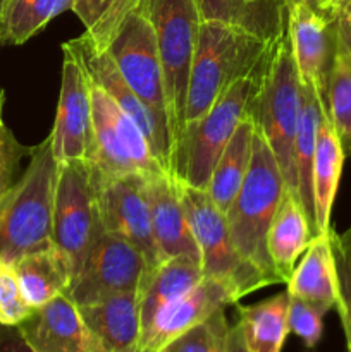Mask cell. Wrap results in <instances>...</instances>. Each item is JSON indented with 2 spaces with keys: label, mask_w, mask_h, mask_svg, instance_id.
<instances>
[{
  "label": "cell",
  "mask_w": 351,
  "mask_h": 352,
  "mask_svg": "<svg viewBox=\"0 0 351 352\" xmlns=\"http://www.w3.org/2000/svg\"><path fill=\"white\" fill-rule=\"evenodd\" d=\"M274 41L219 21H202L189 72L186 124L202 119L227 88L260 69Z\"/></svg>",
  "instance_id": "obj_1"
},
{
  "label": "cell",
  "mask_w": 351,
  "mask_h": 352,
  "mask_svg": "<svg viewBox=\"0 0 351 352\" xmlns=\"http://www.w3.org/2000/svg\"><path fill=\"white\" fill-rule=\"evenodd\" d=\"M58 162L50 136L33 148L23 177L0 203V260L16 265L52 244Z\"/></svg>",
  "instance_id": "obj_2"
},
{
  "label": "cell",
  "mask_w": 351,
  "mask_h": 352,
  "mask_svg": "<svg viewBox=\"0 0 351 352\" xmlns=\"http://www.w3.org/2000/svg\"><path fill=\"white\" fill-rule=\"evenodd\" d=\"M286 186L274 153L260 129H255L253 153L243 184L227 210L226 220L231 239L243 258L264 274L282 284L267 251V234L274 220Z\"/></svg>",
  "instance_id": "obj_3"
},
{
  "label": "cell",
  "mask_w": 351,
  "mask_h": 352,
  "mask_svg": "<svg viewBox=\"0 0 351 352\" xmlns=\"http://www.w3.org/2000/svg\"><path fill=\"white\" fill-rule=\"evenodd\" d=\"M138 7L151 23L157 38L158 55L164 71L174 170L176 153L181 146L186 131L189 72L202 26V16L196 0H140Z\"/></svg>",
  "instance_id": "obj_4"
},
{
  "label": "cell",
  "mask_w": 351,
  "mask_h": 352,
  "mask_svg": "<svg viewBox=\"0 0 351 352\" xmlns=\"http://www.w3.org/2000/svg\"><path fill=\"white\" fill-rule=\"evenodd\" d=\"M301 107V81L292 57L288 28L274 41L260 93L251 109L257 127L281 168L288 191L298 195L295 141ZM299 198V196H298Z\"/></svg>",
  "instance_id": "obj_5"
},
{
  "label": "cell",
  "mask_w": 351,
  "mask_h": 352,
  "mask_svg": "<svg viewBox=\"0 0 351 352\" xmlns=\"http://www.w3.org/2000/svg\"><path fill=\"white\" fill-rule=\"evenodd\" d=\"M267 64L268 58L253 74L227 88L202 119L186 124L184 138L174 158V177L188 182L193 188H209L220 153L241 120L251 113L255 100L260 93Z\"/></svg>",
  "instance_id": "obj_6"
},
{
  "label": "cell",
  "mask_w": 351,
  "mask_h": 352,
  "mask_svg": "<svg viewBox=\"0 0 351 352\" xmlns=\"http://www.w3.org/2000/svg\"><path fill=\"white\" fill-rule=\"evenodd\" d=\"M103 232L98 179L93 164L89 160L58 164L52 244L67 260L72 278Z\"/></svg>",
  "instance_id": "obj_7"
},
{
  "label": "cell",
  "mask_w": 351,
  "mask_h": 352,
  "mask_svg": "<svg viewBox=\"0 0 351 352\" xmlns=\"http://www.w3.org/2000/svg\"><path fill=\"white\" fill-rule=\"evenodd\" d=\"M178 189L189 229L200 250L205 277L226 282L240 299L275 284L274 278L241 256L231 239L226 215L217 208L206 189L193 188L181 179H178Z\"/></svg>",
  "instance_id": "obj_8"
},
{
  "label": "cell",
  "mask_w": 351,
  "mask_h": 352,
  "mask_svg": "<svg viewBox=\"0 0 351 352\" xmlns=\"http://www.w3.org/2000/svg\"><path fill=\"white\" fill-rule=\"evenodd\" d=\"M92 81V79H89ZM93 141L88 160L105 177L165 172L129 116L92 81Z\"/></svg>",
  "instance_id": "obj_9"
},
{
  "label": "cell",
  "mask_w": 351,
  "mask_h": 352,
  "mask_svg": "<svg viewBox=\"0 0 351 352\" xmlns=\"http://www.w3.org/2000/svg\"><path fill=\"white\" fill-rule=\"evenodd\" d=\"M147 272V260L133 243L117 234L103 232L65 294L76 306H85L110 296L138 292Z\"/></svg>",
  "instance_id": "obj_10"
},
{
  "label": "cell",
  "mask_w": 351,
  "mask_h": 352,
  "mask_svg": "<svg viewBox=\"0 0 351 352\" xmlns=\"http://www.w3.org/2000/svg\"><path fill=\"white\" fill-rule=\"evenodd\" d=\"M105 52L138 98L169 122L157 38L153 26L140 7L124 17Z\"/></svg>",
  "instance_id": "obj_11"
},
{
  "label": "cell",
  "mask_w": 351,
  "mask_h": 352,
  "mask_svg": "<svg viewBox=\"0 0 351 352\" xmlns=\"http://www.w3.org/2000/svg\"><path fill=\"white\" fill-rule=\"evenodd\" d=\"M96 179H98L100 213H102L105 232L117 234L133 243L143 253L148 270L157 268L164 260L151 229L147 175L134 172V174L105 177L96 170Z\"/></svg>",
  "instance_id": "obj_12"
},
{
  "label": "cell",
  "mask_w": 351,
  "mask_h": 352,
  "mask_svg": "<svg viewBox=\"0 0 351 352\" xmlns=\"http://www.w3.org/2000/svg\"><path fill=\"white\" fill-rule=\"evenodd\" d=\"M67 45L81 58V64L88 72L89 79L98 85L140 127L160 167L167 174L174 175V170H172V136L167 119L155 113L138 98L136 93L129 88V85L117 71L109 54L96 50L88 34H81L79 38L67 41Z\"/></svg>",
  "instance_id": "obj_13"
},
{
  "label": "cell",
  "mask_w": 351,
  "mask_h": 352,
  "mask_svg": "<svg viewBox=\"0 0 351 352\" xmlns=\"http://www.w3.org/2000/svg\"><path fill=\"white\" fill-rule=\"evenodd\" d=\"M61 96L57 116L52 127V151L58 164L69 160H88L93 141L92 81L74 50L62 43Z\"/></svg>",
  "instance_id": "obj_14"
},
{
  "label": "cell",
  "mask_w": 351,
  "mask_h": 352,
  "mask_svg": "<svg viewBox=\"0 0 351 352\" xmlns=\"http://www.w3.org/2000/svg\"><path fill=\"white\" fill-rule=\"evenodd\" d=\"M288 10V36L299 81L315 89L323 113L327 116V86L336 58V23L313 12L298 0H284Z\"/></svg>",
  "instance_id": "obj_15"
},
{
  "label": "cell",
  "mask_w": 351,
  "mask_h": 352,
  "mask_svg": "<svg viewBox=\"0 0 351 352\" xmlns=\"http://www.w3.org/2000/svg\"><path fill=\"white\" fill-rule=\"evenodd\" d=\"M237 301V294L226 282L203 277L196 287L157 316L147 336L140 340L138 352H162L179 336Z\"/></svg>",
  "instance_id": "obj_16"
},
{
  "label": "cell",
  "mask_w": 351,
  "mask_h": 352,
  "mask_svg": "<svg viewBox=\"0 0 351 352\" xmlns=\"http://www.w3.org/2000/svg\"><path fill=\"white\" fill-rule=\"evenodd\" d=\"M86 327L89 352H138L141 340L140 292L116 294L78 306Z\"/></svg>",
  "instance_id": "obj_17"
},
{
  "label": "cell",
  "mask_w": 351,
  "mask_h": 352,
  "mask_svg": "<svg viewBox=\"0 0 351 352\" xmlns=\"http://www.w3.org/2000/svg\"><path fill=\"white\" fill-rule=\"evenodd\" d=\"M147 196L150 205L151 229L162 260L191 256L202 261L184 206L178 189V179L167 172L147 175Z\"/></svg>",
  "instance_id": "obj_18"
},
{
  "label": "cell",
  "mask_w": 351,
  "mask_h": 352,
  "mask_svg": "<svg viewBox=\"0 0 351 352\" xmlns=\"http://www.w3.org/2000/svg\"><path fill=\"white\" fill-rule=\"evenodd\" d=\"M17 330L34 352H89L86 327L67 294L33 309Z\"/></svg>",
  "instance_id": "obj_19"
},
{
  "label": "cell",
  "mask_w": 351,
  "mask_h": 352,
  "mask_svg": "<svg viewBox=\"0 0 351 352\" xmlns=\"http://www.w3.org/2000/svg\"><path fill=\"white\" fill-rule=\"evenodd\" d=\"M203 275L202 261L191 256H174L164 260L157 268L148 270L140 287L141 339L151 329L157 316L172 302L196 287Z\"/></svg>",
  "instance_id": "obj_20"
},
{
  "label": "cell",
  "mask_w": 351,
  "mask_h": 352,
  "mask_svg": "<svg viewBox=\"0 0 351 352\" xmlns=\"http://www.w3.org/2000/svg\"><path fill=\"white\" fill-rule=\"evenodd\" d=\"M330 230L313 237L305 256L288 280L289 294L303 299L322 315L332 309L339 298Z\"/></svg>",
  "instance_id": "obj_21"
},
{
  "label": "cell",
  "mask_w": 351,
  "mask_h": 352,
  "mask_svg": "<svg viewBox=\"0 0 351 352\" xmlns=\"http://www.w3.org/2000/svg\"><path fill=\"white\" fill-rule=\"evenodd\" d=\"M313 237L315 234L298 195L286 189L267 234L268 256L282 284H288L296 260Z\"/></svg>",
  "instance_id": "obj_22"
},
{
  "label": "cell",
  "mask_w": 351,
  "mask_h": 352,
  "mask_svg": "<svg viewBox=\"0 0 351 352\" xmlns=\"http://www.w3.org/2000/svg\"><path fill=\"white\" fill-rule=\"evenodd\" d=\"M202 21H219L274 41L288 28L284 0H196Z\"/></svg>",
  "instance_id": "obj_23"
},
{
  "label": "cell",
  "mask_w": 351,
  "mask_h": 352,
  "mask_svg": "<svg viewBox=\"0 0 351 352\" xmlns=\"http://www.w3.org/2000/svg\"><path fill=\"white\" fill-rule=\"evenodd\" d=\"M344 151L329 117L322 112L319 124L315 157H313V206H315L317 236L330 230V212L343 170Z\"/></svg>",
  "instance_id": "obj_24"
},
{
  "label": "cell",
  "mask_w": 351,
  "mask_h": 352,
  "mask_svg": "<svg viewBox=\"0 0 351 352\" xmlns=\"http://www.w3.org/2000/svg\"><path fill=\"white\" fill-rule=\"evenodd\" d=\"M21 294L31 309L65 294L72 280L67 260L54 246L26 254L14 265Z\"/></svg>",
  "instance_id": "obj_25"
},
{
  "label": "cell",
  "mask_w": 351,
  "mask_h": 352,
  "mask_svg": "<svg viewBox=\"0 0 351 352\" xmlns=\"http://www.w3.org/2000/svg\"><path fill=\"white\" fill-rule=\"evenodd\" d=\"M255 129H257V122L250 113L236 127L229 143L226 144L215 167H213L206 191L224 215L233 205L234 198L246 177L248 168H250Z\"/></svg>",
  "instance_id": "obj_26"
},
{
  "label": "cell",
  "mask_w": 351,
  "mask_h": 352,
  "mask_svg": "<svg viewBox=\"0 0 351 352\" xmlns=\"http://www.w3.org/2000/svg\"><path fill=\"white\" fill-rule=\"evenodd\" d=\"M289 292L251 306H237V325L250 352H281L289 333Z\"/></svg>",
  "instance_id": "obj_27"
},
{
  "label": "cell",
  "mask_w": 351,
  "mask_h": 352,
  "mask_svg": "<svg viewBox=\"0 0 351 352\" xmlns=\"http://www.w3.org/2000/svg\"><path fill=\"white\" fill-rule=\"evenodd\" d=\"M322 105L319 102L315 89L301 82V107H299L298 131L295 141V165L298 175V196L308 215L310 226L315 232V206H313V181L312 168L315 157L319 124L322 119Z\"/></svg>",
  "instance_id": "obj_28"
},
{
  "label": "cell",
  "mask_w": 351,
  "mask_h": 352,
  "mask_svg": "<svg viewBox=\"0 0 351 352\" xmlns=\"http://www.w3.org/2000/svg\"><path fill=\"white\" fill-rule=\"evenodd\" d=\"M72 7L74 0H9L0 14V45H24Z\"/></svg>",
  "instance_id": "obj_29"
},
{
  "label": "cell",
  "mask_w": 351,
  "mask_h": 352,
  "mask_svg": "<svg viewBox=\"0 0 351 352\" xmlns=\"http://www.w3.org/2000/svg\"><path fill=\"white\" fill-rule=\"evenodd\" d=\"M327 117L332 122L344 157H351V58L337 47L327 86Z\"/></svg>",
  "instance_id": "obj_30"
},
{
  "label": "cell",
  "mask_w": 351,
  "mask_h": 352,
  "mask_svg": "<svg viewBox=\"0 0 351 352\" xmlns=\"http://www.w3.org/2000/svg\"><path fill=\"white\" fill-rule=\"evenodd\" d=\"M140 0H74L72 12L85 24V33L98 52H105L124 17Z\"/></svg>",
  "instance_id": "obj_31"
},
{
  "label": "cell",
  "mask_w": 351,
  "mask_h": 352,
  "mask_svg": "<svg viewBox=\"0 0 351 352\" xmlns=\"http://www.w3.org/2000/svg\"><path fill=\"white\" fill-rule=\"evenodd\" d=\"M231 325L224 309L172 340L162 352H226Z\"/></svg>",
  "instance_id": "obj_32"
},
{
  "label": "cell",
  "mask_w": 351,
  "mask_h": 352,
  "mask_svg": "<svg viewBox=\"0 0 351 352\" xmlns=\"http://www.w3.org/2000/svg\"><path fill=\"white\" fill-rule=\"evenodd\" d=\"M33 313L21 294L12 265L0 260V325L17 327Z\"/></svg>",
  "instance_id": "obj_33"
},
{
  "label": "cell",
  "mask_w": 351,
  "mask_h": 352,
  "mask_svg": "<svg viewBox=\"0 0 351 352\" xmlns=\"http://www.w3.org/2000/svg\"><path fill=\"white\" fill-rule=\"evenodd\" d=\"M31 153H33V148L21 144L2 120L0 122V203L16 184L14 177H16L21 160L24 157H31Z\"/></svg>",
  "instance_id": "obj_34"
},
{
  "label": "cell",
  "mask_w": 351,
  "mask_h": 352,
  "mask_svg": "<svg viewBox=\"0 0 351 352\" xmlns=\"http://www.w3.org/2000/svg\"><path fill=\"white\" fill-rule=\"evenodd\" d=\"M322 313L317 311L315 308L305 302L303 299L289 294V308H288V323L289 332L296 333L299 339L305 342L308 349L319 344L322 337Z\"/></svg>",
  "instance_id": "obj_35"
},
{
  "label": "cell",
  "mask_w": 351,
  "mask_h": 352,
  "mask_svg": "<svg viewBox=\"0 0 351 352\" xmlns=\"http://www.w3.org/2000/svg\"><path fill=\"white\" fill-rule=\"evenodd\" d=\"M330 241H332V230H330ZM334 258H336L337 270V289H339V298H337V311H339L341 322H343L344 333H346L348 349L351 351V263L344 258L339 248L332 241Z\"/></svg>",
  "instance_id": "obj_36"
},
{
  "label": "cell",
  "mask_w": 351,
  "mask_h": 352,
  "mask_svg": "<svg viewBox=\"0 0 351 352\" xmlns=\"http://www.w3.org/2000/svg\"><path fill=\"white\" fill-rule=\"evenodd\" d=\"M334 23H336L339 47L351 58V0H336Z\"/></svg>",
  "instance_id": "obj_37"
},
{
  "label": "cell",
  "mask_w": 351,
  "mask_h": 352,
  "mask_svg": "<svg viewBox=\"0 0 351 352\" xmlns=\"http://www.w3.org/2000/svg\"><path fill=\"white\" fill-rule=\"evenodd\" d=\"M0 352H34L21 337L17 327L0 325Z\"/></svg>",
  "instance_id": "obj_38"
},
{
  "label": "cell",
  "mask_w": 351,
  "mask_h": 352,
  "mask_svg": "<svg viewBox=\"0 0 351 352\" xmlns=\"http://www.w3.org/2000/svg\"><path fill=\"white\" fill-rule=\"evenodd\" d=\"M226 352H250V349L246 347V344H244L243 332H241L237 322L234 323V325H231L229 336H227Z\"/></svg>",
  "instance_id": "obj_39"
},
{
  "label": "cell",
  "mask_w": 351,
  "mask_h": 352,
  "mask_svg": "<svg viewBox=\"0 0 351 352\" xmlns=\"http://www.w3.org/2000/svg\"><path fill=\"white\" fill-rule=\"evenodd\" d=\"M332 241H334V244L339 248L341 253L344 254V258H346V260L351 263V227L346 230V232L341 234V236L332 230Z\"/></svg>",
  "instance_id": "obj_40"
},
{
  "label": "cell",
  "mask_w": 351,
  "mask_h": 352,
  "mask_svg": "<svg viewBox=\"0 0 351 352\" xmlns=\"http://www.w3.org/2000/svg\"><path fill=\"white\" fill-rule=\"evenodd\" d=\"M298 2L308 6L310 9H312L313 12L319 14V16L326 17V19H332V16L329 14V9H327L326 6V0H298Z\"/></svg>",
  "instance_id": "obj_41"
},
{
  "label": "cell",
  "mask_w": 351,
  "mask_h": 352,
  "mask_svg": "<svg viewBox=\"0 0 351 352\" xmlns=\"http://www.w3.org/2000/svg\"><path fill=\"white\" fill-rule=\"evenodd\" d=\"M3 103H6V91H3V88H0V122H2Z\"/></svg>",
  "instance_id": "obj_42"
},
{
  "label": "cell",
  "mask_w": 351,
  "mask_h": 352,
  "mask_svg": "<svg viewBox=\"0 0 351 352\" xmlns=\"http://www.w3.org/2000/svg\"><path fill=\"white\" fill-rule=\"evenodd\" d=\"M326 6H327V9H329V14L332 16V19H334V6H336V0H326Z\"/></svg>",
  "instance_id": "obj_43"
},
{
  "label": "cell",
  "mask_w": 351,
  "mask_h": 352,
  "mask_svg": "<svg viewBox=\"0 0 351 352\" xmlns=\"http://www.w3.org/2000/svg\"><path fill=\"white\" fill-rule=\"evenodd\" d=\"M9 2V0H0V14H2V10H3V7H6V3Z\"/></svg>",
  "instance_id": "obj_44"
},
{
  "label": "cell",
  "mask_w": 351,
  "mask_h": 352,
  "mask_svg": "<svg viewBox=\"0 0 351 352\" xmlns=\"http://www.w3.org/2000/svg\"><path fill=\"white\" fill-rule=\"evenodd\" d=\"M350 352H351V351H350Z\"/></svg>",
  "instance_id": "obj_45"
}]
</instances>
